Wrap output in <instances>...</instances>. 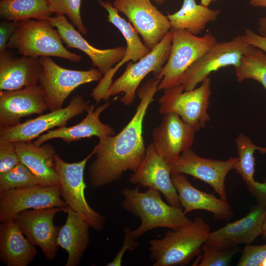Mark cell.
<instances>
[{"instance_id":"36","label":"cell","mask_w":266,"mask_h":266,"mask_svg":"<svg viewBox=\"0 0 266 266\" xmlns=\"http://www.w3.org/2000/svg\"><path fill=\"white\" fill-rule=\"evenodd\" d=\"M20 162L14 142H0V173L11 169Z\"/></svg>"},{"instance_id":"25","label":"cell","mask_w":266,"mask_h":266,"mask_svg":"<svg viewBox=\"0 0 266 266\" xmlns=\"http://www.w3.org/2000/svg\"><path fill=\"white\" fill-rule=\"evenodd\" d=\"M20 162L25 165L43 186L59 184L55 169L54 147L50 144L36 145L31 142H14Z\"/></svg>"},{"instance_id":"13","label":"cell","mask_w":266,"mask_h":266,"mask_svg":"<svg viewBox=\"0 0 266 266\" xmlns=\"http://www.w3.org/2000/svg\"><path fill=\"white\" fill-rule=\"evenodd\" d=\"M237 160L238 157H233L226 161L203 158L190 148L169 165L171 175L187 174L200 180L210 185L221 199L227 201L225 179Z\"/></svg>"},{"instance_id":"3","label":"cell","mask_w":266,"mask_h":266,"mask_svg":"<svg viewBox=\"0 0 266 266\" xmlns=\"http://www.w3.org/2000/svg\"><path fill=\"white\" fill-rule=\"evenodd\" d=\"M210 232L209 225L198 217L178 230L167 231L162 238L150 240V256L153 266L188 265L202 252Z\"/></svg>"},{"instance_id":"2","label":"cell","mask_w":266,"mask_h":266,"mask_svg":"<svg viewBox=\"0 0 266 266\" xmlns=\"http://www.w3.org/2000/svg\"><path fill=\"white\" fill-rule=\"evenodd\" d=\"M139 186L123 189L121 206L126 211L139 217V227L131 232L132 237L137 238L147 232L159 228L178 230L191 222L182 208L172 206L162 199L157 190L148 188L141 192Z\"/></svg>"},{"instance_id":"32","label":"cell","mask_w":266,"mask_h":266,"mask_svg":"<svg viewBox=\"0 0 266 266\" xmlns=\"http://www.w3.org/2000/svg\"><path fill=\"white\" fill-rule=\"evenodd\" d=\"M35 186L41 185L31 170L21 162L11 169L0 173V192Z\"/></svg>"},{"instance_id":"38","label":"cell","mask_w":266,"mask_h":266,"mask_svg":"<svg viewBox=\"0 0 266 266\" xmlns=\"http://www.w3.org/2000/svg\"><path fill=\"white\" fill-rule=\"evenodd\" d=\"M19 26V22L3 20L0 22V52L7 48L8 41Z\"/></svg>"},{"instance_id":"15","label":"cell","mask_w":266,"mask_h":266,"mask_svg":"<svg viewBox=\"0 0 266 266\" xmlns=\"http://www.w3.org/2000/svg\"><path fill=\"white\" fill-rule=\"evenodd\" d=\"M67 209V206L26 210L14 218L29 241L39 246L48 261L54 259L58 251L60 227L54 225V216L59 212L66 213Z\"/></svg>"},{"instance_id":"14","label":"cell","mask_w":266,"mask_h":266,"mask_svg":"<svg viewBox=\"0 0 266 266\" xmlns=\"http://www.w3.org/2000/svg\"><path fill=\"white\" fill-rule=\"evenodd\" d=\"M60 184L35 186L0 192V221L14 219L19 213L29 209L66 207L61 199Z\"/></svg>"},{"instance_id":"46","label":"cell","mask_w":266,"mask_h":266,"mask_svg":"<svg viewBox=\"0 0 266 266\" xmlns=\"http://www.w3.org/2000/svg\"><path fill=\"white\" fill-rule=\"evenodd\" d=\"M155 3L157 5L163 4L166 0H153Z\"/></svg>"},{"instance_id":"35","label":"cell","mask_w":266,"mask_h":266,"mask_svg":"<svg viewBox=\"0 0 266 266\" xmlns=\"http://www.w3.org/2000/svg\"><path fill=\"white\" fill-rule=\"evenodd\" d=\"M238 266H261L266 258V244L261 245H246L241 252Z\"/></svg>"},{"instance_id":"4","label":"cell","mask_w":266,"mask_h":266,"mask_svg":"<svg viewBox=\"0 0 266 266\" xmlns=\"http://www.w3.org/2000/svg\"><path fill=\"white\" fill-rule=\"evenodd\" d=\"M7 48L26 56L58 57L72 62L82 61L80 55L69 51L64 46L57 29L48 19L19 21L8 41Z\"/></svg>"},{"instance_id":"43","label":"cell","mask_w":266,"mask_h":266,"mask_svg":"<svg viewBox=\"0 0 266 266\" xmlns=\"http://www.w3.org/2000/svg\"><path fill=\"white\" fill-rule=\"evenodd\" d=\"M263 236L266 238V214H265V217L264 221V223L262 226V234Z\"/></svg>"},{"instance_id":"44","label":"cell","mask_w":266,"mask_h":266,"mask_svg":"<svg viewBox=\"0 0 266 266\" xmlns=\"http://www.w3.org/2000/svg\"><path fill=\"white\" fill-rule=\"evenodd\" d=\"M217 0H201L200 4L205 6L208 7L209 5L212 2L216 1Z\"/></svg>"},{"instance_id":"28","label":"cell","mask_w":266,"mask_h":266,"mask_svg":"<svg viewBox=\"0 0 266 266\" xmlns=\"http://www.w3.org/2000/svg\"><path fill=\"white\" fill-rule=\"evenodd\" d=\"M220 14V10L198 4L195 0H183L181 7L167 17L171 29L186 30L197 35L208 24L215 21Z\"/></svg>"},{"instance_id":"1","label":"cell","mask_w":266,"mask_h":266,"mask_svg":"<svg viewBox=\"0 0 266 266\" xmlns=\"http://www.w3.org/2000/svg\"><path fill=\"white\" fill-rule=\"evenodd\" d=\"M161 79L154 76L138 89L139 104L131 120L121 132L99 139L93 150L95 158L89 169L92 188L110 184L121 179L125 171L134 172L139 167L146 151L142 135L143 122Z\"/></svg>"},{"instance_id":"45","label":"cell","mask_w":266,"mask_h":266,"mask_svg":"<svg viewBox=\"0 0 266 266\" xmlns=\"http://www.w3.org/2000/svg\"><path fill=\"white\" fill-rule=\"evenodd\" d=\"M258 151H259L262 154L266 155V146L264 147H259Z\"/></svg>"},{"instance_id":"34","label":"cell","mask_w":266,"mask_h":266,"mask_svg":"<svg viewBox=\"0 0 266 266\" xmlns=\"http://www.w3.org/2000/svg\"><path fill=\"white\" fill-rule=\"evenodd\" d=\"M240 251L237 246L222 249L206 242L202 247V255L199 259L200 262L196 266H229L233 257Z\"/></svg>"},{"instance_id":"12","label":"cell","mask_w":266,"mask_h":266,"mask_svg":"<svg viewBox=\"0 0 266 266\" xmlns=\"http://www.w3.org/2000/svg\"><path fill=\"white\" fill-rule=\"evenodd\" d=\"M113 5L127 17L150 50L171 29L167 16L159 11L151 0H115Z\"/></svg>"},{"instance_id":"18","label":"cell","mask_w":266,"mask_h":266,"mask_svg":"<svg viewBox=\"0 0 266 266\" xmlns=\"http://www.w3.org/2000/svg\"><path fill=\"white\" fill-rule=\"evenodd\" d=\"M169 164L156 150L153 143L146 148L137 170L130 176L132 184L158 190L170 205L181 207L177 192L171 179Z\"/></svg>"},{"instance_id":"10","label":"cell","mask_w":266,"mask_h":266,"mask_svg":"<svg viewBox=\"0 0 266 266\" xmlns=\"http://www.w3.org/2000/svg\"><path fill=\"white\" fill-rule=\"evenodd\" d=\"M242 35L229 41H217L184 73L180 84L184 91L193 90L213 71L238 66L243 55L253 48Z\"/></svg>"},{"instance_id":"26","label":"cell","mask_w":266,"mask_h":266,"mask_svg":"<svg viewBox=\"0 0 266 266\" xmlns=\"http://www.w3.org/2000/svg\"><path fill=\"white\" fill-rule=\"evenodd\" d=\"M23 233L14 219L0 225V259L8 266H27L36 255L35 245Z\"/></svg>"},{"instance_id":"40","label":"cell","mask_w":266,"mask_h":266,"mask_svg":"<svg viewBox=\"0 0 266 266\" xmlns=\"http://www.w3.org/2000/svg\"><path fill=\"white\" fill-rule=\"evenodd\" d=\"M242 36L250 45L266 53V37L255 33L249 29L244 30V33Z\"/></svg>"},{"instance_id":"16","label":"cell","mask_w":266,"mask_h":266,"mask_svg":"<svg viewBox=\"0 0 266 266\" xmlns=\"http://www.w3.org/2000/svg\"><path fill=\"white\" fill-rule=\"evenodd\" d=\"M98 2L100 6L107 11V21L117 28L123 35L127 46L124 58L104 75L93 90L91 95L98 103L102 99L105 101L108 99L107 93L108 88L113 83L112 78L123 64L130 61L136 62L151 51L140 40L138 33L130 23L127 22L119 15L118 11L112 3L102 0H98Z\"/></svg>"},{"instance_id":"22","label":"cell","mask_w":266,"mask_h":266,"mask_svg":"<svg viewBox=\"0 0 266 266\" xmlns=\"http://www.w3.org/2000/svg\"><path fill=\"white\" fill-rule=\"evenodd\" d=\"M7 49L0 52V91L37 85L42 70L39 58L18 57Z\"/></svg>"},{"instance_id":"27","label":"cell","mask_w":266,"mask_h":266,"mask_svg":"<svg viewBox=\"0 0 266 266\" xmlns=\"http://www.w3.org/2000/svg\"><path fill=\"white\" fill-rule=\"evenodd\" d=\"M67 218L60 227L57 243L68 254L66 266H77L90 241L89 223L79 213L67 206Z\"/></svg>"},{"instance_id":"30","label":"cell","mask_w":266,"mask_h":266,"mask_svg":"<svg viewBox=\"0 0 266 266\" xmlns=\"http://www.w3.org/2000/svg\"><path fill=\"white\" fill-rule=\"evenodd\" d=\"M234 68L238 82L253 79L266 90V53L262 50L253 46L243 55L239 65Z\"/></svg>"},{"instance_id":"8","label":"cell","mask_w":266,"mask_h":266,"mask_svg":"<svg viewBox=\"0 0 266 266\" xmlns=\"http://www.w3.org/2000/svg\"><path fill=\"white\" fill-rule=\"evenodd\" d=\"M42 70L38 84L50 111L61 108L64 101L79 86L100 81L103 74L98 69L78 70L63 67L51 57H39Z\"/></svg>"},{"instance_id":"6","label":"cell","mask_w":266,"mask_h":266,"mask_svg":"<svg viewBox=\"0 0 266 266\" xmlns=\"http://www.w3.org/2000/svg\"><path fill=\"white\" fill-rule=\"evenodd\" d=\"M211 95L209 77L200 87L190 91H184L181 84L176 85L164 90L159 100V112L161 114L176 113L197 131L204 128L210 120L208 109Z\"/></svg>"},{"instance_id":"5","label":"cell","mask_w":266,"mask_h":266,"mask_svg":"<svg viewBox=\"0 0 266 266\" xmlns=\"http://www.w3.org/2000/svg\"><path fill=\"white\" fill-rule=\"evenodd\" d=\"M168 60L159 74L162 79L158 90H164L180 84L187 69L217 41L211 33L199 37L186 30H173Z\"/></svg>"},{"instance_id":"39","label":"cell","mask_w":266,"mask_h":266,"mask_svg":"<svg viewBox=\"0 0 266 266\" xmlns=\"http://www.w3.org/2000/svg\"><path fill=\"white\" fill-rule=\"evenodd\" d=\"M248 192L256 199L258 204L266 206V182L254 181L246 185Z\"/></svg>"},{"instance_id":"29","label":"cell","mask_w":266,"mask_h":266,"mask_svg":"<svg viewBox=\"0 0 266 266\" xmlns=\"http://www.w3.org/2000/svg\"><path fill=\"white\" fill-rule=\"evenodd\" d=\"M52 14L47 0L0 1V17L3 20H48Z\"/></svg>"},{"instance_id":"48","label":"cell","mask_w":266,"mask_h":266,"mask_svg":"<svg viewBox=\"0 0 266 266\" xmlns=\"http://www.w3.org/2000/svg\"><path fill=\"white\" fill-rule=\"evenodd\" d=\"M106 0L107 1H109V2H110V1H111L115 0Z\"/></svg>"},{"instance_id":"9","label":"cell","mask_w":266,"mask_h":266,"mask_svg":"<svg viewBox=\"0 0 266 266\" xmlns=\"http://www.w3.org/2000/svg\"><path fill=\"white\" fill-rule=\"evenodd\" d=\"M172 36L170 29L144 57L134 63H128L123 73L108 88V99L110 96L123 93L124 95L120 99L121 102L126 106L132 104L142 80L151 72H153L154 76L158 75L167 62L171 46Z\"/></svg>"},{"instance_id":"47","label":"cell","mask_w":266,"mask_h":266,"mask_svg":"<svg viewBox=\"0 0 266 266\" xmlns=\"http://www.w3.org/2000/svg\"><path fill=\"white\" fill-rule=\"evenodd\" d=\"M261 266H266V258L262 263Z\"/></svg>"},{"instance_id":"41","label":"cell","mask_w":266,"mask_h":266,"mask_svg":"<svg viewBox=\"0 0 266 266\" xmlns=\"http://www.w3.org/2000/svg\"><path fill=\"white\" fill-rule=\"evenodd\" d=\"M258 32L260 35L266 37V16L259 18Z\"/></svg>"},{"instance_id":"42","label":"cell","mask_w":266,"mask_h":266,"mask_svg":"<svg viewBox=\"0 0 266 266\" xmlns=\"http://www.w3.org/2000/svg\"><path fill=\"white\" fill-rule=\"evenodd\" d=\"M250 4L253 7H266V0H250Z\"/></svg>"},{"instance_id":"19","label":"cell","mask_w":266,"mask_h":266,"mask_svg":"<svg viewBox=\"0 0 266 266\" xmlns=\"http://www.w3.org/2000/svg\"><path fill=\"white\" fill-rule=\"evenodd\" d=\"M48 20L57 29L66 47L78 49L86 54L91 59L93 66L97 67L103 76L124 57L126 47L100 49L91 45L64 15L51 17Z\"/></svg>"},{"instance_id":"21","label":"cell","mask_w":266,"mask_h":266,"mask_svg":"<svg viewBox=\"0 0 266 266\" xmlns=\"http://www.w3.org/2000/svg\"><path fill=\"white\" fill-rule=\"evenodd\" d=\"M266 210L262 205L253 206L245 217L210 232L206 242L222 249L250 244L262 234Z\"/></svg>"},{"instance_id":"7","label":"cell","mask_w":266,"mask_h":266,"mask_svg":"<svg viewBox=\"0 0 266 266\" xmlns=\"http://www.w3.org/2000/svg\"><path fill=\"white\" fill-rule=\"evenodd\" d=\"M94 155L93 150L82 160L67 163L58 154L55 156V169L58 174L61 197L67 206L79 213L96 231L104 226V216L94 210L88 204L85 196L86 184L84 171L88 160Z\"/></svg>"},{"instance_id":"17","label":"cell","mask_w":266,"mask_h":266,"mask_svg":"<svg viewBox=\"0 0 266 266\" xmlns=\"http://www.w3.org/2000/svg\"><path fill=\"white\" fill-rule=\"evenodd\" d=\"M196 131L174 113L163 114L160 124L152 131L155 148L169 165L191 148Z\"/></svg>"},{"instance_id":"37","label":"cell","mask_w":266,"mask_h":266,"mask_svg":"<svg viewBox=\"0 0 266 266\" xmlns=\"http://www.w3.org/2000/svg\"><path fill=\"white\" fill-rule=\"evenodd\" d=\"M124 231V239L122 245L113 260L107 263L106 266H120L122 265V259L125 252L129 250L133 252L138 247L139 243L135 240L131 235L132 230L128 227H125Z\"/></svg>"},{"instance_id":"23","label":"cell","mask_w":266,"mask_h":266,"mask_svg":"<svg viewBox=\"0 0 266 266\" xmlns=\"http://www.w3.org/2000/svg\"><path fill=\"white\" fill-rule=\"evenodd\" d=\"M171 179L186 214L194 210H204L213 214L218 221L228 220L233 217L232 208L227 201L195 188L185 174H172Z\"/></svg>"},{"instance_id":"33","label":"cell","mask_w":266,"mask_h":266,"mask_svg":"<svg viewBox=\"0 0 266 266\" xmlns=\"http://www.w3.org/2000/svg\"><path fill=\"white\" fill-rule=\"evenodd\" d=\"M53 13L66 16L71 23L81 34H86L88 30L81 16L82 0H47Z\"/></svg>"},{"instance_id":"11","label":"cell","mask_w":266,"mask_h":266,"mask_svg":"<svg viewBox=\"0 0 266 266\" xmlns=\"http://www.w3.org/2000/svg\"><path fill=\"white\" fill-rule=\"evenodd\" d=\"M89 106L82 96H75L66 107L51 111L14 126L0 128V142H31L55 127L66 126L69 120L86 111Z\"/></svg>"},{"instance_id":"31","label":"cell","mask_w":266,"mask_h":266,"mask_svg":"<svg viewBox=\"0 0 266 266\" xmlns=\"http://www.w3.org/2000/svg\"><path fill=\"white\" fill-rule=\"evenodd\" d=\"M238 152V160L234 169L240 175L246 186L255 180V158L254 154L259 146H256L252 140L243 133L238 134L235 139Z\"/></svg>"},{"instance_id":"20","label":"cell","mask_w":266,"mask_h":266,"mask_svg":"<svg viewBox=\"0 0 266 266\" xmlns=\"http://www.w3.org/2000/svg\"><path fill=\"white\" fill-rule=\"evenodd\" d=\"M43 91L39 85L14 91L0 92V128L15 126L21 118L40 114L48 109Z\"/></svg>"},{"instance_id":"24","label":"cell","mask_w":266,"mask_h":266,"mask_svg":"<svg viewBox=\"0 0 266 266\" xmlns=\"http://www.w3.org/2000/svg\"><path fill=\"white\" fill-rule=\"evenodd\" d=\"M109 105V102H106L96 109L94 104L89 105L86 110V116L80 123L71 127L63 126L49 130L40 135L33 143L41 145L47 141L55 138H60L65 142L70 143L93 136L98 137L100 139L115 134L114 129L100 119V114Z\"/></svg>"}]
</instances>
